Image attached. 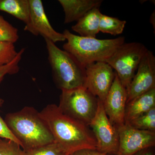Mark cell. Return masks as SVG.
<instances>
[{"mask_svg": "<svg viewBox=\"0 0 155 155\" xmlns=\"http://www.w3.org/2000/svg\"><path fill=\"white\" fill-rule=\"evenodd\" d=\"M48 53V60L51 69L54 82L61 91L70 90L84 86L85 67L74 57L45 39Z\"/></svg>", "mask_w": 155, "mask_h": 155, "instance_id": "cell-4", "label": "cell"}, {"mask_svg": "<svg viewBox=\"0 0 155 155\" xmlns=\"http://www.w3.org/2000/svg\"><path fill=\"white\" fill-rule=\"evenodd\" d=\"M152 148L142 150L134 155H155L152 149Z\"/></svg>", "mask_w": 155, "mask_h": 155, "instance_id": "cell-26", "label": "cell"}, {"mask_svg": "<svg viewBox=\"0 0 155 155\" xmlns=\"http://www.w3.org/2000/svg\"><path fill=\"white\" fill-rule=\"evenodd\" d=\"M127 124L139 130L155 132V108Z\"/></svg>", "mask_w": 155, "mask_h": 155, "instance_id": "cell-18", "label": "cell"}, {"mask_svg": "<svg viewBox=\"0 0 155 155\" xmlns=\"http://www.w3.org/2000/svg\"><path fill=\"white\" fill-rule=\"evenodd\" d=\"M155 108V88L134 98L126 104L125 124Z\"/></svg>", "mask_w": 155, "mask_h": 155, "instance_id": "cell-14", "label": "cell"}, {"mask_svg": "<svg viewBox=\"0 0 155 155\" xmlns=\"http://www.w3.org/2000/svg\"><path fill=\"white\" fill-rule=\"evenodd\" d=\"M153 88H155V57L153 52L148 50L126 89L127 103Z\"/></svg>", "mask_w": 155, "mask_h": 155, "instance_id": "cell-10", "label": "cell"}, {"mask_svg": "<svg viewBox=\"0 0 155 155\" xmlns=\"http://www.w3.org/2000/svg\"><path fill=\"white\" fill-rule=\"evenodd\" d=\"M0 11L11 14L26 24L30 13L29 0H0Z\"/></svg>", "mask_w": 155, "mask_h": 155, "instance_id": "cell-16", "label": "cell"}, {"mask_svg": "<svg viewBox=\"0 0 155 155\" xmlns=\"http://www.w3.org/2000/svg\"><path fill=\"white\" fill-rule=\"evenodd\" d=\"M102 0H59L65 14L64 23L78 21L87 12L95 8H99Z\"/></svg>", "mask_w": 155, "mask_h": 155, "instance_id": "cell-13", "label": "cell"}, {"mask_svg": "<svg viewBox=\"0 0 155 155\" xmlns=\"http://www.w3.org/2000/svg\"><path fill=\"white\" fill-rule=\"evenodd\" d=\"M98 99L84 87L62 91L59 109L67 116L89 126L97 109Z\"/></svg>", "mask_w": 155, "mask_h": 155, "instance_id": "cell-5", "label": "cell"}, {"mask_svg": "<svg viewBox=\"0 0 155 155\" xmlns=\"http://www.w3.org/2000/svg\"><path fill=\"white\" fill-rule=\"evenodd\" d=\"M30 6L29 20L25 24L24 30L35 36L41 35L55 44L66 41L63 33L56 31L47 17L41 0H29Z\"/></svg>", "mask_w": 155, "mask_h": 155, "instance_id": "cell-11", "label": "cell"}, {"mask_svg": "<svg viewBox=\"0 0 155 155\" xmlns=\"http://www.w3.org/2000/svg\"><path fill=\"white\" fill-rule=\"evenodd\" d=\"M40 114L54 142L68 155L80 150H96V140L90 127L64 114L58 106L48 105Z\"/></svg>", "mask_w": 155, "mask_h": 155, "instance_id": "cell-1", "label": "cell"}, {"mask_svg": "<svg viewBox=\"0 0 155 155\" xmlns=\"http://www.w3.org/2000/svg\"><path fill=\"white\" fill-rule=\"evenodd\" d=\"M4 103V100L0 98V107L2 106ZM0 138L6 139L13 140L16 142L20 146V143L11 132V130L6 125L5 120L2 118L1 116H0Z\"/></svg>", "mask_w": 155, "mask_h": 155, "instance_id": "cell-24", "label": "cell"}, {"mask_svg": "<svg viewBox=\"0 0 155 155\" xmlns=\"http://www.w3.org/2000/svg\"><path fill=\"white\" fill-rule=\"evenodd\" d=\"M24 152L25 155H68L54 142Z\"/></svg>", "mask_w": 155, "mask_h": 155, "instance_id": "cell-20", "label": "cell"}, {"mask_svg": "<svg viewBox=\"0 0 155 155\" xmlns=\"http://www.w3.org/2000/svg\"><path fill=\"white\" fill-rule=\"evenodd\" d=\"M63 34L67 41L63 45L64 50L72 55L84 67L96 62H106L125 42L124 37L98 39L76 35L68 29L64 30Z\"/></svg>", "mask_w": 155, "mask_h": 155, "instance_id": "cell-3", "label": "cell"}, {"mask_svg": "<svg viewBox=\"0 0 155 155\" xmlns=\"http://www.w3.org/2000/svg\"><path fill=\"white\" fill-rule=\"evenodd\" d=\"M14 44L0 42V66L9 64L18 54Z\"/></svg>", "mask_w": 155, "mask_h": 155, "instance_id": "cell-21", "label": "cell"}, {"mask_svg": "<svg viewBox=\"0 0 155 155\" xmlns=\"http://www.w3.org/2000/svg\"><path fill=\"white\" fill-rule=\"evenodd\" d=\"M102 15L99 8L93 9L77 21L72 26V30L80 36L96 38L100 32V22Z\"/></svg>", "mask_w": 155, "mask_h": 155, "instance_id": "cell-15", "label": "cell"}, {"mask_svg": "<svg viewBox=\"0 0 155 155\" xmlns=\"http://www.w3.org/2000/svg\"><path fill=\"white\" fill-rule=\"evenodd\" d=\"M19 38L17 28L13 26L0 15V42L14 44Z\"/></svg>", "mask_w": 155, "mask_h": 155, "instance_id": "cell-19", "label": "cell"}, {"mask_svg": "<svg viewBox=\"0 0 155 155\" xmlns=\"http://www.w3.org/2000/svg\"><path fill=\"white\" fill-rule=\"evenodd\" d=\"M25 51V49H21L13 61L9 64L0 66V83L6 75H14L19 72V62L21 61L22 54Z\"/></svg>", "mask_w": 155, "mask_h": 155, "instance_id": "cell-22", "label": "cell"}, {"mask_svg": "<svg viewBox=\"0 0 155 155\" xmlns=\"http://www.w3.org/2000/svg\"><path fill=\"white\" fill-rule=\"evenodd\" d=\"M153 21L155 22V12H154L151 16L150 18V22L153 25Z\"/></svg>", "mask_w": 155, "mask_h": 155, "instance_id": "cell-27", "label": "cell"}, {"mask_svg": "<svg viewBox=\"0 0 155 155\" xmlns=\"http://www.w3.org/2000/svg\"><path fill=\"white\" fill-rule=\"evenodd\" d=\"M69 155H110L101 153L96 150H82L72 153Z\"/></svg>", "mask_w": 155, "mask_h": 155, "instance_id": "cell-25", "label": "cell"}, {"mask_svg": "<svg viewBox=\"0 0 155 155\" xmlns=\"http://www.w3.org/2000/svg\"><path fill=\"white\" fill-rule=\"evenodd\" d=\"M119 136L117 155H134L155 145V132L139 130L124 124L116 127Z\"/></svg>", "mask_w": 155, "mask_h": 155, "instance_id": "cell-8", "label": "cell"}, {"mask_svg": "<svg viewBox=\"0 0 155 155\" xmlns=\"http://www.w3.org/2000/svg\"><path fill=\"white\" fill-rule=\"evenodd\" d=\"M0 155H25V152L16 142L0 138Z\"/></svg>", "mask_w": 155, "mask_h": 155, "instance_id": "cell-23", "label": "cell"}, {"mask_svg": "<svg viewBox=\"0 0 155 155\" xmlns=\"http://www.w3.org/2000/svg\"><path fill=\"white\" fill-rule=\"evenodd\" d=\"M148 50L141 43H124L106 61L115 70L120 82L126 89Z\"/></svg>", "mask_w": 155, "mask_h": 155, "instance_id": "cell-6", "label": "cell"}, {"mask_svg": "<svg viewBox=\"0 0 155 155\" xmlns=\"http://www.w3.org/2000/svg\"><path fill=\"white\" fill-rule=\"evenodd\" d=\"M127 101V90L122 85L116 73L112 86L103 103L110 122L116 127L125 124Z\"/></svg>", "mask_w": 155, "mask_h": 155, "instance_id": "cell-12", "label": "cell"}, {"mask_svg": "<svg viewBox=\"0 0 155 155\" xmlns=\"http://www.w3.org/2000/svg\"><path fill=\"white\" fill-rule=\"evenodd\" d=\"M84 87L104 102L115 78L116 72L105 62H99L85 67Z\"/></svg>", "mask_w": 155, "mask_h": 155, "instance_id": "cell-9", "label": "cell"}, {"mask_svg": "<svg viewBox=\"0 0 155 155\" xmlns=\"http://www.w3.org/2000/svg\"><path fill=\"white\" fill-rule=\"evenodd\" d=\"M89 127L96 140V150L107 154L117 155L119 147L117 128L110 122L100 100L96 113Z\"/></svg>", "mask_w": 155, "mask_h": 155, "instance_id": "cell-7", "label": "cell"}, {"mask_svg": "<svg viewBox=\"0 0 155 155\" xmlns=\"http://www.w3.org/2000/svg\"><path fill=\"white\" fill-rule=\"evenodd\" d=\"M5 121L24 151L54 142L46 122L33 107L9 113Z\"/></svg>", "mask_w": 155, "mask_h": 155, "instance_id": "cell-2", "label": "cell"}, {"mask_svg": "<svg viewBox=\"0 0 155 155\" xmlns=\"http://www.w3.org/2000/svg\"><path fill=\"white\" fill-rule=\"evenodd\" d=\"M126 23L125 20L102 14L100 19L99 31L115 36L119 35L123 32Z\"/></svg>", "mask_w": 155, "mask_h": 155, "instance_id": "cell-17", "label": "cell"}]
</instances>
